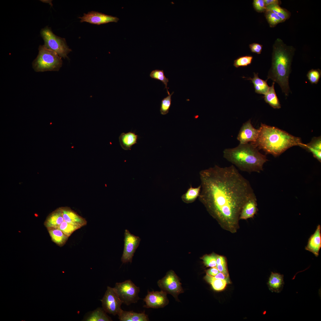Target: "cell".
<instances>
[{
  "label": "cell",
  "instance_id": "19",
  "mask_svg": "<svg viewBox=\"0 0 321 321\" xmlns=\"http://www.w3.org/2000/svg\"><path fill=\"white\" fill-rule=\"evenodd\" d=\"M64 221L61 207L51 213L46 219L44 224L47 228H57Z\"/></svg>",
  "mask_w": 321,
  "mask_h": 321
},
{
  "label": "cell",
  "instance_id": "23",
  "mask_svg": "<svg viewBox=\"0 0 321 321\" xmlns=\"http://www.w3.org/2000/svg\"><path fill=\"white\" fill-rule=\"evenodd\" d=\"M275 83L273 82L272 85L264 95L263 98L265 102L275 109H279L281 108L279 101L276 95L274 89Z\"/></svg>",
  "mask_w": 321,
  "mask_h": 321
},
{
  "label": "cell",
  "instance_id": "42",
  "mask_svg": "<svg viewBox=\"0 0 321 321\" xmlns=\"http://www.w3.org/2000/svg\"><path fill=\"white\" fill-rule=\"evenodd\" d=\"M214 277L216 278L225 280L227 281L228 282H229V277L226 276L220 272H219L216 276Z\"/></svg>",
  "mask_w": 321,
  "mask_h": 321
},
{
  "label": "cell",
  "instance_id": "39",
  "mask_svg": "<svg viewBox=\"0 0 321 321\" xmlns=\"http://www.w3.org/2000/svg\"><path fill=\"white\" fill-rule=\"evenodd\" d=\"M304 147L306 148L310 152H311L314 156L319 161L321 160V151L313 149L311 147L306 146L305 144Z\"/></svg>",
  "mask_w": 321,
  "mask_h": 321
},
{
  "label": "cell",
  "instance_id": "13",
  "mask_svg": "<svg viewBox=\"0 0 321 321\" xmlns=\"http://www.w3.org/2000/svg\"><path fill=\"white\" fill-rule=\"evenodd\" d=\"M259 129L254 128L249 119L244 123L239 132L237 139L240 144H245L249 142L254 143L257 139Z\"/></svg>",
  "mask_w": 321,
  "mask_h": 321
},
{
  "label": "cell",
  "instance_id": "25",
  "mask_svg": "<svg viewBox=\"0 0 321 321\" xmlns=\"http://www.w3.org/2000/svg\"><path fill=\"white\" fill-rule=\"evenodd\" d=\"M201 189V185L196 187H193L191 185L185 193L182 195V200L187 203L194 202L199 197Z\"/></svg>",
  "mask_w": 321,
  "mask_h": 321
},
{
  "label": "cell",
  "instance_id": "10",
  "mask_svg": "<svg viewBox=\"0 0 321 321\" xmlns=\"http://www.w3.org/2000/svg\"><path fill=\"white\" fill-rule=\"evenodd\" d=\"M124 246L121 261L123 263L132 262L133 257L139 246L141 239L125 229L124 233Z\"/></svg>",
  "mask_w": 321,
  "mask_h": 321
},
{
  "label": "cell",
  "instance_id": "14",
  "mask_svg": "<svg viewBox=\"0 0 321 321\" xmlns=\"http://www.w3.org/2000/svg\"><path fill=\"white\" fill-rule=\"evenodd\" d=\"M64 221L67 223L80 227L86 225V219L68 207H61Z\"/></svg>",
  "mask_w": 321,
  "mask_h": 321
},
{
  "label": "cell",
  "instance_id": "8",
  "mask_svg": "<svg viewBox=\"0 0 321 321\" xmlns=\"http://www.w3.org/2000/svg\"><path fill=\"white\" fill-rule=\"evenodd\" d=\"M160 288L167 294L173 295L176 300L183 290L178 277L172 270L168 272L166 275L157 282Z\"/></svg>",
  "mask_w": 321,
  "mask_h": 321
},
{
  "label": "cell",
  "instance_id": "31",
  "mask_svg": "<svg viewBox=\"0 0 321 321\" xmlns=\"http://www.w3.org/2000/svg\"><path fill=\"white\" fill-rule=\"evenodd\" d=\"M253 59V57L251 55L241 56L234 60L233 65L236 68L246 67L251 64Z\"/></svg>",
  "mask_w": 321,
  "mask_h": 321
},
{
  "label": "cell",
  "instance_id": "40",
  "mask_svg": "<svg viewBox=\"0 0 321 321\" xmlns=\"http://www.w3.org/2000/svg\"><path fill=\"white\" fill-rule=\"evenodd\" d=\"M219 272L216 267H211L206 271L207 274L213 277L216 276Z\"/></svg>",
  "mask_w": 321,
  "mask_h": 321
},
{
  "label": "cell",
  "instance_id": "6",
  "mask_svg": "<svg viewBox=\"0 0 321 321\" xmlns=\"http://www.w3.org/2000/svg\"><path fill=\"white\" fill-rule=\"evenodd\" d=\"M40 34L44 41L43 45L46 48L55 52L61 58H68V55L72 50L65 38L55 35L48 26L41 30Z\"/></svg>",
  "mask_w": 321,
  "mask_h": 321
},
{
  "label": "cell",
  "instance_id": "37",
  "mask_svg": "<svg viewBox=\"0 0 321 321\" xmlns=\"http://www.w3.org/2000/svg\"><path fill=\"white\" fill-rule=\"evenodd\" d=\"M306 146L313 149L321 151V141L320 138H315L309 143L306 144Z\"/></svg>",
  "mask_w": 321,
  "mask_h": 321
},
{
  "label": "cell",
  "instance_id": "17",
  "mask_svg": "<svg viewBox=\"0 0 321 321\" xmlns=\"http://www.w3.org/2000/svg\"><path fill=\"white\" fill-rule=\"evenodd\" d=\"M284 284L283 275L279 273L271 272L268 284L272 292L278 293L281 292Z\"/></svg>",
  "mask_w": 321,
  "mask_h": 321
},
{
  "label": "cell",
  "instance_id": "41",
  "mask_svg": "<svg viewBox=\"0 0 321 321\" xmlns=\"http://www.w3.org/2000/svg\"><path fill=\"white\" fill-rule=\"evenodd\" d=\"M264 1L266 7L271 5H279L281 4V1L279 0H264Z\"/></svg>",
  "mask_w": 321,
  "mask_h": 321
},
{
  "label": "cell",
  "instance_id": "27",
  "mask_svg": "<svg viewBox=\"0 0 321 321\" xmlns=\"http://www.w3.org/2000/svg\"><path fill=\"white\" fill-rule=\"evenodd\" d=\"M204 278L206 281L211 285L214 290L218 291L224 289L228 282L226 280L216 278L207 274Z\"/></svg>",
  "mask_w": 321,
  "mask_h": 321
},
{
  "label": "cell",
  "instance_id": "12",
  "mask_svg": "<svg viewBox=\"0 0 321 321\" xmlns=\"http://www.w3.org/2000/svg\"><path fill=\"white\" fill-rule=\"evenodd\" d=\"M81 23L86 22L92 24L100 25L111 22H117L119 19L117 17L108 15L101 12L91 11L84 13L82 17H79Z\"/></svg>",
  "mask_w": 321,
  "mask_h": 321
},
{
  "label": "cell",
  "instance_id": "28",
  "mask_svg": "<svg viewBox=\"0 0 321 321\" xmlns=\"http://www.w3.org/2000/svg\"><path fill=\"white\" fill-rule=\"evenodd\" d=\"M150 76L152 78L161 81L165 85L164 88L166 89L168 94L170 95L167 86L169 79L165 76L163 70L156 69L153 70L150 73Z\"/></svg>",
  "mask_w": 321,
  "mask_h": 321
},
{
  "label": "cell",
  "instance_id": "11",
  "mask_svg": "<svg viewBox=\"0 0 321 321\" xmlns=\"http://www.w3.org/2000/svg\"><path fill=\"white\" fill-rule=\"evenodd\" d=\"M167 293L161 290L160 291L147 292V295L143 299L145 304L143 307L157 309L163 308L169 303Z\"/></svg>",
  "mask_w": 321,
  "mask_h": 321
},
{
  "label": "cell",
  "instance_id": "26",
  "mask_svg": "<svg viewBox=\"0 0 321 321\" xmlns=\"http://www.w3.org/2000/svg\"><path fill=\"white\" fill-rule=\"evenodd\" d=\"M266 10L271 11L276 14L280 18L282 22L289 18L291 16V13L289 11L278 5L267 6Z\"/></svg>",
  "mask_w": 321,
  "mask_h": 321
},
{
  "label": "cell",
  "instance_id": "22",
  "mask_svg": "<svg viewBox=\"0 0 321 321\" xmlns=\"http://www.w3.org/2000/svg\"><path fill=\"white\" fill-rule=\"evenodd\" d=\"M53 242L60 247L63 246L69 237L58 228H47Z\"/></svg>",
  "mask_w": 321,
  "mask_h": 321
},
{
  "label": "cell",
  "instance_id": "34",
  "mask_svg": "<svg viewBox=\"0 0 321 321\" xmlns=\"http://www.w3.org/2000/svg\"><path fill=\"white\" fill-rule=\"evenodd\" d=\"M308 79L312 84H317L321 76V71L319 69H312L307 74Z\"/></svg>",
  "mask_w": 321,
  "mask_h": 321
},
{
  "label": "cell",
  "instance_id": "15",
  "mask_svg": "<svg viewBox=\"0 0 321 321\" xmlns=\"http://www.w3.org/2000/svg\"><path fill=\"white\" fill-rule=\"evenodd\" d=\"M321 248V226L319 224L314 233L309 238L305 249L312 253L316 257H318Z\"/></svg>",
  "mask_w": 321,
  "mask_h": 321
},
{
  "label": "cell",
  "instance_id": "18",
  "mask_svg": "<svg viewBox=\"0 0 321 321\" xmlns=\"http://www.w3.org/2000/svg\"><path fill=\"white\" fill-rule=\"evenodd\" d=\"M120 321H148L147 315L144 312L138 313L133 311H124L122 310L118 315Z\"/></svg>",
  "mask_w": 321,
  "mask_h": 321
},
{
  "label": "cell",
  "instance_id": "1",
  "mask_svg": "<svg viewBox=\"0 0 321 321\" xmlns=\"http://www.w3.org/2000/svg\"><path fill=\"white\" fill-rule=\"evenodd\" d=\"M199 174V200L224 230L236 233L242 208L255 194L249 181L233 165L224 167L215 165L201 171Z\"/></svg>",
  "mask_w": 321,
  "mask_h": 321
},
{
  "label": "cell",
  "instance_id": "32",
  "mask_svg": "<svg viewBox=\"0 0 321 321\" xmlns=\"http://www.w3.org/2000/svg\"><path fill=\"white\" fill-rule=\"evenodd\" d=\"M216 262V267L219 272L229 277L225 257L223 256L217 255Z\"/></svg>",
  "mask_w": 321,
  "mask_h": 321
},
{
  "label": "cell",
  "instance_id": "2",
  "mask_svg": "<svg viewBox=\"0 0 321 321\" xmlns=\"http://www.w3.org/2000/svg\"><path fill=\"white\" fill-rule=\"evenodd\" d=\"M295 48L288 46L277 38L273 46L271 66L267 80L270 79L278 84L283 92L287 96L291 92L289 80Z\"/></svg>",
  "mask_w": 321,
  "mask_h": 321
},
{
  "label": "cell",
  "instance_id": "33",
  "mask_svg": "<svg viewBox=\"0 0 321 321\" xmlns=\"http://www.w3.org/2000/svg\"><path fill=\"white\" fill-rule=\"evenodd\" d=\"M174 93V92H173L171 94L169 95L161 100L160 109L161 114L165 115L169 113L171 104V96Z\"/></svg>",
  "mask_w": 321,
  "mask_h": 321
},
{
  "label": "cell",
  "instance_id": "5",
  "mask_svg": "<svg viewBox=\"0 0 321 321\" xmlns=\"http://www.w3.org/2000/svg\"><path fill=\"white\" fill-rule=\"evenodd\" d=\"M38 53L32 62V67L36 72L58 71L62 65V58L56 53L40 45Z\"/></svg>",
  "mask_w": 321,
  "mask_h": 321
},
{
  "label": "cell",
  "instance_id": "4",
  "mask_svg": "<svg viewBox=\"0 0 321 321\" xmlns=\"http://www.w3.org/2000/svg\"><path fill=\"white\" fill-rule=\"evenodd\" d=\"M223 156L240 170L249 173L262 171L263 164L268 161L266 156L251 142L240 144L235 147L225 149Z\"/></svg>",
  "mask_w": 321,
  "mask_h": 321
},
{
  "label": "cell",
  "instance_id": "16",
  "mask_svg": "<svg viewBox=\"0 0 321 321\" xmlns=\"http://www.w3.org/2000/svg\"><path fill=\"white\" fill-rule=\"evenodd\" d=\"M257 199L255 194L245 204L241 209L240 220H247L253 218L258 211Z\"/></svg>",
  "mask_w": 321,
  "mask_h": 321
},
{
  "label": "cell",
  "instance_id": "35",
  "mask_svg": "<svg viewBox=\"0 0 321 321\" xmlns=\"http://www.w3.org/2000/svg\"><path fill=\"white\" fill-rule=\"evenodd\" d=\"M217 255L213 254L210 255H205L202 258L204 265L208 267H215L216 266Z\"/></svg>",
  "mask_w": 321,
  "mask_h": 321
},
{
  "label": "cell",
  "instance_id": "38",
  "mask_svg": "<svg viewBox=\"0 0 321 321\" xmlns=\"http://www.w3.org/2000/svg\"><path fill=\"white\" fill-rule=\"evenodd\" d=\"M249 47L251 52L260 54L262 51V45L258 43H253L249 45Z\"/></svg>",
  "mask_w": 321,
  "mask_h": 321
},
{
  "label": "cell",
  "instance_id": "30",
  "mask_svg": "<svg viewBox=\"0 0 321 321\" xmlns=\"http://www.w3.org/2000/svg\"><path fill=\"white\" fill-rule=\"evenodd\" d=\"M69 237L75 231L80 229L79 226L68 223L64 221L57 228Z\"/></svg>",
  "mask_w": 321,
  "mask_h": 321
},
{
  "label": "cell",
  "instance_id": "29",
  "mask_svg": "<svg viewBox=\"0 0 321 321\" xmlns=\"http://www.w3.org/2000/svg\"><path fill=\"white\" fill-rule=\"evenodd\" d=\"M265 16L271 27H274L278 23L282 22L280 18L271 11L266 10Z\"/></svg>",
  "mask_w": 321,
  "mask_h": 321
},
{
  "label": "cell",
  "instance_id": "20",
  "mask_svg": "<svg viewBox=\"0 0 321 321\" xmlns=\"http://www.w3.org/2000/svg\"><path fill=\"white\" fill-rule=\"evenodd\" d=\"M138 137L137 135L131 131L122 133L119 137L121 147L125 150H130L132 146L137 143Z\"/></svg>",
  "mask_w": 321,
  "mask_h": 321
},
{
  "label": "cell",
  "instance_id": "24",
  "mask_svg": "<svg viewBox=\"0 0 321 321\" xmlns=\"http://www.w3.org/2000/svg\"><path fill=\"white\" fill-rule=\"evenodd\" d=\"M106 313L103 308H97L95 310L88 313L84 318L83 320L85 321H112L111 318L107 315Z\"/></svg>",
  "mask_w": 321,
  "mask_h": 321
},
{
  "label": "cell",
  "instance_id": "21",
  "mask_svg": "<svg viewBox=\"0 0 321 321\" xmlns=\"http://www.w3.org/2000/svg\"><path fill=\"white\" fill-rule=\"evenodd\" d=\"M254 77L253 78L251 77L243 78H247V79L251 80L254 85L255 92L260 94L265 95L268 91L269 86H268L267 81L268 80H264L260 78L258 76V73H254Z\"/></svg>",
  "mask_w": 321,
  "mask_h": 321
},
{
  "label": "cell",
  "instance_id": "3",
  "mask_svg": "<svg viewBox=\"0 0 321 321\" xmlns=\"http://www.w3.org/2000/svg\"><path fill=\"white\" fill-rule=\"evenodd\" d=\"M258 129L257 139L252 143L267 153L276 156L292 146H304L300 138L275 127L261 123Z\"/></svg>",
  "mask_w": 321,
  "mask_h": 321
},
{
  "label": "cell",
  "instance_id": "7",
  "mask_svg": "<svg viewBox=\"0 0 321 321\" xmlns=\"http://www.w3.org/2000/svg\"><path fill=\"white\" fill-rule=\"evenodd\" d=\"M114 288L122 303L127 306L136 303L140 299L139 296V287L130 280L117 283Z\"/></svg>",
  "mask_w": 321,
  "mask_h": 321
},
{
  "label": "cell",
  "instance_id": "36",
  "mask_svg": "<svg viewBox=\"0 0 321 321\" xmlns=\"http://www.w3.org/2000/svg\"><path fill=\"white\" fill-rule=\"evenodd\" d=\"M253 5L255 10L258 12H265L266 10V7L264 0H254Z\"/></svg>",
  "mask_w": 321,
  "mask_h": 321
},
{
  "label": "cell",
  "instance_id": "9",
  "mask_svg": "<svg viewBox=\"0 0 321 321\" xmlns=\"http://www.w3.org/2000/svg\"><path fill=\"white\" fill-rule=\"evenodd\" d=\"M101 301L102 308L106 313L116 315L122 310L121 306L123 303L114 288L107 287Z\"/></svg>",
  "mask_w": 321,
  "mask_h": 321
}]
</instances>
